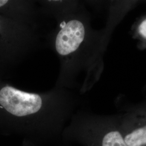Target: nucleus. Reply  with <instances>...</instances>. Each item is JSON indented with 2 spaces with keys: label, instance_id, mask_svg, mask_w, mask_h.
Here are the masks:
<instances>
[{
  "label": "nucleus",
  "instance_id": "obj_8",
  "mask_svg": "<svg viewBox=\"0 0 146 146\" xmlns=\"http://www.w3.org/2000/svg\"><path fill=\"white\" fill-rule=\"evenodd\" d=\"M137 31L141 37L146 40V19L142 21L140 23L138 26Z\"/></svg>",
  "mask_w": 146,
  "mask_h": 146
},
{
  "label": "nucleus",
  "instance_id": "obj_6",
  "mask_svg": "<svg viewBox=\"0 0 146 146\" xmlns=\"http://www.w3.org/2000/svg\"><path fill=\"white\" fill-rule=\"evenodd\" d=\"M36 1L0 0V15L19 23L36 28Z\"/></svg>",
  "mask_w": 146,
  "mask_h": 146
},
{
  "label": "nucleus",
  "instance_id": "obj_7",
  "mask_svg": "<svg viewBox=\"0 0 146 146\" xmlns=\"http://www.w3.org/2000/svg\"><path fill=\"white\" fill-rule=\"evenodd\" d=\"M38 12L53 17L60 23L85 9L84 3L74 0H40Z\"/></svg>",
  "mask_w": 146,
  "mask_h": 146
},
{
  "label": "nucleus",
  "instance_id": "obj_1",
  "mask_svg": "<svg viewBox=\"0 0 146 146\" xmlns=\"http://www.w3.org/2000/svg\"><path fill=\"white\" fill-rule=\"evenodd\" d=\"M79 103L69 89L28 92L0 78V132L19 137L23 146H68L63 133Z\"/></svg>",
  "mask_w": 146,
  "mask_h": 146
},
{
  "label": "nucleus",
  "instance_id": "obj_5",
  "mask_svg": "<svg viewBox=\"0 0 146 146\" xmlns=\"http://www.w3.org/2000/svg\"><path fill=\"white\" fill-rule=\"evenodd\" d=\"M120 129L127 146H146V101L119 115Z\"/></svg>",
  "mask_w": 146,
  "mask_h": 146
},
{
  "label": "nucleus",
  "instance_id": "obj_3",
  "mask_svg": "<svg viewBox=\"0 0 146 146\" xmlns=\"http://www.w3.org/2000/svg\"><path fill=\"white\" fill-rule=\"evenodd\" d=\"M68 146H127L120 129L119 115H100L82 110L73 114L63 133Z\"/></svg>",
  "mask_w": 146,
  "mask_h": 146
},
{
  "label": "nucleus",
  "instance_id": "obj_2",
  "mask_svg": "<svg viewBox=\"0 0 146 146\" xmlns=\"http://www.w3.org/2000/svg\"><path fill=\"white\" fill-rule=\"evenodd\" d=\"M47 38L60 62L55 86L81 93L90 88L101 73L106 37L91 27L86 8L57 23Z\"/></svg>",
  "mask_w": 146,
  "mask_h": 146
},
{
  "label": "nucleus",
  "instance_id": "obj_4",
  "mask_svg": "<svg viewBox=\"0 0 146 146\" xmlns=\"http://www.w3.org/2000/svg\"><path fill=\"white\" fill-rule=\"evenodd\" d=\"M41 45L36 28L0 15V78Z\"/></svg>",
  "mask_w": 146,
  "mask_h": 146
}]
</instances>
